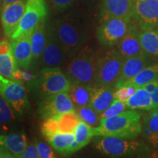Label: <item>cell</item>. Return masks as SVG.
I'll use <instances>...</instances> for the list:
<instances>
[{"label":"cell","instance_id":"cell-1","mask_svg":"<svg viewBox=\"0 0 158 158\" xmlns=\"http://www.w3.org/2000/svg\"><path fill=\"white\" fill-rule=\"evenodd\" d=\"M96 149L111 157H149L152 152L149 146L141 140L117 136H94Z\"/></svg>","mask_w":158,"mask_h":158},{"label":"cell","instance_id":"cell-2","mask_svg":"<svg viewBox=\"0 0 158 158\" xmlns=\"http://www.w3.org/2000/svg\"><path fill=\"white\" fill-rule=\"evenodd\" d=\"M141 133V114L130 109L111 117L102 118L100 125L95 127V136L135 138Z\"/></svg>","mask_w":158,"mask_h":158},{"label":"cell","instance_id":"cell-3","mask_svg":"<svg viewBox=\"0 0 158 158\" xmlns=\"http://www.w3.org/2000/svg\"><path fill=\"white\" fill-rule=\"evenodd\" d=\"M54 29L67 55L76 54L86 42V24L81 18L74 13L57 19Z\"/></svg>","mask_w":158,"mask_h":158},{"label":"cell","instance_id":"cell-4","mask_svg":"<svg viewBox=\"0 0 158 158\" xmlns=\"http://www.w3.org/2000/svg\"><path fill=\"white\" fill-rule=\"evenodd\" d=\"M98 54L89 45L83 46L68 66L67 76L70 81L86 85L94 84Z\"/></svg>","mask_w":158,"mask_h":158},{"label":"cell","instance_id":"cell-5","mask_svg":"<svg viewBox=\"0 0 158 158\" xmlns=\"http://www.w3.org/2000/svg\"><path fill=\"white\" fill-rule=\"evenodd\" d=\"M124 62V59L116 51H109L98 56L93 84L115 85L121 75Z\"/></svg>","mask_w":158,"mask_h":158},{"label":"cell","instance_id":"cell-6","mask_svg":"<svg viewBox=\"0 0 158 158\" xmlns=\"http://www.w3.org/2000/svg\"><path fill=\"white\" fill-rule=\"evenodd\" d=\"M48 13L45 0H26V7L19 27L10 39L19 37L26 33L31 32L40 23L45 21Z\"/></svg>","mask_w":158,"mask_h":158},{"label":"cell","instance_id":"cell-7","mask_svg":"<svg viewBox=\"0 0 158 158\" xmlns=\"http://www.w3.org/2000/svg\"><path fill=\"white\" fill-rule=\"evenodd\" d=\"M71 81L59 68H43L36 78L37 89L44 95L68 92Z\"/></svg>","mask_w":158,"mask_h":158},{"label":"cell","instance_id":"cell-8","mask_svg":"<svg viewBox=\"0 0 158 158\" xmlns=\"http://www.w3.org/2000/svg\"><path fill=\"white\" fill-rule=\"evenodd\" d=\"M0 95L16 113L21 114L28 109L29 103L27 89L19 81L0 75Z\"/></svg>","mask_w":158,"mask_h":158},{"label":"cell","instance_id":"cell-9","mask_svg":"<svg viewBox=\"0 0 158 158\" xmlns=\"http://www.w3.org/2000/svg\"><path fill=\"white\" fill-rule=\"evenodd\" d=\"M74 110L76 107L68 92L48 94L38 104V115L43 119Z\"/></svg>","mask_w":158,"mask_h":158},{"label":"cell","instance_id":"cell-10","mask_svg":"<svg viewBox=\"0 0 158 158\" xmlns=\"http://www.w3.org/2000/svg\"><path fill=\"white\" fill-rule=\"evenodd\" d=\"M129 27L130 21L127 20L118 18L104 20L97 30V37L105 46H114L126 35Z\"/></svg>","mask_w":158,"mask_h":158},{"label":"cell","instance_id":"cell-11","mask_svg":"<svg viewBox=\"0 0 158 158\" xmlns=\"http://www.w3.org/2000/svg\"><path fill=\"white\" fill-rule=\"evenodd\" d=\"M133 18L140 29L158 27V0H134Z\"/></svg>","mask_w":158,"mask_h":158},{"label":"cell","instance_id":"cell-12","mask_svg":"<svg viewBox=\"0 0 158 158\" xmlns=\"http://www.w3.org/2000/svg\"><path fill=\"white\" fill-rule=\"evenodd\" d=\"M25 7L24 0L0 6V21L6 37L10 38L17 29L24 13Z\"/></svg>","mask_w":158,"mask_h":158},{"label":"cell","instance_id":"cell-13","mask_svg":"<svg viewBox=\"0 0 158 158\" xmlns=\"http://www.w3.org/2000/svg\"><path fill=\"white\" fill-rule=\"evenodd\" d=\"M64 50L55 32L54 27L47 30V40L41 56L43 68H59L64 58Z\"/></svg>","mask_w":158,"mask_h":158},{"label":"cell","instance_id":"cell-14","mask_svg":"<svg viewBox=\"0 0 158 158\" xmlns=\"http://www.w3.org/2000/svg\"><path fill=\"white\" fill-rule=\"evenodd\" d=\"M134 0H102L101 17L102 21L118 18L130 21L133 14Z\"/></svg>","mask_w":158,"mask_h":158},{"label":"cell","instance_id":"cell-15","mask_svg":"<svg viewBox=\"0 0 158 158\" xmlns=\"http://www.w3.org/2000/svg\"><path fill=\"white\" fill-rule=\"evenodd\" d=\"M118 51L124 59L147 54L141 46L140 30L135 26L130 25L127 32L118 43Z\"/></svg>","mask_w":158,"mask_h":158},{"label":"cell","instance_id":"cell-16","mask_svg":"<svg viewBox=\"0 0 158 158\" xmlns=\"http://www.w3.org/2000/svg\"><path fill=\"white\" fill-rule=\"evenodd\" d=\"M31 33H26L18 38L11 40L13 56L18 68L27 70L32 62L33 54L31 44Z\"/></svg>","mask_w":158,"mask_h":158},{"label":"cell","instance_id":"cell-17","mask_svg":"<svg viewBox=\"0 0 158 158\" xmlns=\"http://www.w3.org/2000/svg\"><path fill=\"white\" fill-rule=\"evenodd\" d=\"M115 89L110 86L92 84L90 87V101L89 106L101 114L114 101Z\"/></svg>","mask_w":158,"mask_h":158},{"label":"cell","instance_id":"cell-18","mask_svg":"<svg viewBox=\"0 0 158 158\" xmlns=\"http://www.w3.org/2000/svg\"><path fill=\"white\" fill-rule=\"evenodd\" d=\"M151 64V59H149V54H147L124 59L121 75L114 85V87L130 80V78L136 76L140 71Z\"/></svg>","mask_w":158,"mask_h":158},{"label":"cell","instance_id":"cell-19","mask_svg":"<svg viewBox=\"0 0 158 158\" xmlns=\"http://www.w3.org/2000/svg\"><path fill=\"white\" fill-rule=\"evenodd\" d=\"M17 68L12 43L6 40H0V75L13 79V73Z\"/></svg>","mask_w":158,"mask_h":158},{"label":"cell","instance_id":"cell-20","mask_svg":"<svg viewBox=\"0 0 158 158\" xmlns=\"http://www.w3.org/2000/svg\"><path fill=\"white\" fill-rule=\"evenodd\" d=\"M0 145L8 149L15 157L19 158L24 152L28 143L23 133H10L0 135Z\"/></svg>","mask_w":158,"mask_h":158},{"label":"cell","instance_id":"cell-21","mask_svg":"<svg viewBox=\"0 0 158 158\" xmlns=\"http://www.w3.org/2000/svg\"><path fill=\"white\" fill-rule=\"evenodd\" d=\"M75 140L70 147V154L81 149L95 136V127H91L82 120L79 122L74 132Z\"/></svg>","mask_w":158,"mask_h":158},{"label":"cell","instance_id":"cell-22","mask_svg":"<svg viewBox=\"0 0 158 158\" xmlns=\"http://www.w3.org/2000/svg\"><path fill=\"white\" fill-rule=\"evenodd\" d=\"M157 78H158V64L155 63V64L148 65L141 71H140L136 76L127 81L116 86L115 89L127 86H135L137 88L143 87L144 85L147 84L148 83L152 81Z\"/></svg>","mask_w":158,"mask_h":158},{"label":"cell","instance_id":"cell-23","mask_svg":"<svg viewBox=\"0 0 158 158\" xmlns=\"http://www.w3.org/2000/svg\"><path fill=\"white\" fill-rule=\"evenodd\" d=\"M130 110H150L155 109L151 94L143 87H138L134 94L125 102Z\"/></svg>","mask_w":158,"mask_h":158},{"label":"cell","instance_id":"cell-24","mask_svg":"<svg viewBox=\"0 0 158 158\" xmlns=\"http://www.w3.org/2000/svg\"><path fill=\"white\" fill-rule=\"evenodd\" d=\"M46 141L56 152L62 155L70 154V147L75 140L74 133H56L46 136Z\"/></svg>","mask_w":158,"mask_h":158},{"label":"cell","instance_id":"cell-25","mask_svg":"<svg viewBox=\"0 0 158 158\" xmlns=\"http://www.w3.org/2000/svg\"><path fill=\"white\" fill-rule=\"evenodd\" d=\"M47 40V30L45 21H43L33 29L31 33V44L33 59L40 58L44 51Z\"/></svg>","mask_w":158,"mask_h":158},{"label":"cell","instance_id":"cell-26","mask_svg":"<svg viewBox=\"0 0 158 158\" xmlns=\"http://www.w3.org/2000/svg\"><path fill=\"white\" fill-rule=\"evenodd\" d=\"M89 85L76 81H71L68 94L76 107L88 106L90 101Z\"/></svg>","mask_w":158,"mask_h":158},{"label":"cell","instance_id":"cell-27","mask_svg":"<svg viewBox=\"0 0 158 158\" xmlns=\"http://www.w3.org/2000/svg\"><path fill=\"white\" fill-rule=\"evenodd\" d=\"M140 40L144 52L158 58V30L156 28L140 30Z\"/></svg>","mask_w":158,"mask_h":158},{"label":"cell","instance_id":"cell-28","mask_svg":"<svg viewBox=\"0 0 158 158\" xmlns=\"http://www.w3.org/2000/svg\"><path fill=\"white\" fill-rule=\"evenodd\" d=\"M59 130L62 133H74L81 118L76 110L56 116Z\"/></svg>","mask_w":158,"mask_h":158},{"label":"cell","instance_id":"cell-29","mask_svg":"<svg viewBox=\"0 0 158 158\" xmlns=\"http://www.w3.org/2000/svg\"><path fill=\"white\" fill-rule=\"evenodd\" d=\"M76 110L81 120L86 122L91 127H98L100 125V122H101L100 115L90 106L88 105V106L76 107Z\"/></svg>","mask_w":158,"mask_h":158},{"label":"cell","instance_id":"cell-30","mask_svg":"<svg viewBox=\"0 0 158 158\" xmlns=\"http://www.w3.org/2000/svg\"><path fill=\"white\" fill-rule=\"evenodd\" d=\"M142 132L147 138L152 134L158 135V111L156 109L150 110L143 116Z\"/></svg>","mask_w":158,"mask_h":158},{"label":"cell","instance_id":"cell-31","mask_svg":"<svg viewBox=\"0 0 158 158\" xmlns=\"http://www.w3.org/2000/svg\"><path fill=\"white\" fill-rule=\"evenodd\" d=\"M15 110L0 95V124L10 125L15 120Z\"/></svg>","mask_w":158,"mask_h":158},{"label":"cell","instance_id":"cell-32","mask_svg":"<svg viewBox=\"0 0 158 158\" xmlns=\"http://www.w3.org/2000/svg\"><path fill=\"white\" fill-rule=\"evenodd\" d=\"M41 131L43 135L46 136L52 135V134L59 133V122L56 116H50V117L44 118L42 126H41Z\"/></svg>","mask_w":158,"mask_h":158},{"label":"cell","instance_id":"cell-33","mask_svg":"<svg viewBox=\"0 0 158 158\" xmlns=\"http://www.w3.org/2000/svg\"><path fill=\"white\" fill-rule=\"evenodd\" d=\"M127 108L125 102L121 100H118L117 99H114L113 102L110 104V106L106 109L103 113L100 114V118H106L111 116H116L117 114L124 111Z\"/></svg>","mask_w":158,"mask_h":158},{"label":"cell","instance_id":"cell-34","mask_svg":"<svg viewBox=\"0 0 158 158\" xmlns=\"http://www.w3.org/2000/svg\"><path fill=\"white\" fill-rule=\"evenodd\" d=\"M37 148L40 158H54L57 157L56 153L55 152L56 151L48 143L37 141Z\"/></svg>","mask_w":158,"mask_h":158},{"label":"cell","instance_id":"cell-35","mask_svg":"<svg viewBox=\"0 0 158 158\" xmlns=\"http://www.w3.org/2000/svg\"><path fill=\"white\" fill-rule=\"evenodd\" d=\"M136 89H137V87L131 86H122V87L116 89L115 92H114V98L125 102L133 95Z\"/></svg>","mask_w":158,"mask_h":158},{"label":"cell","instance_id":"cell-36","mask_svg":"<svg viewBox=\"0 0 158 158\" xmlns=\"http://www.w3.org/2000/svg\"><path fill=\"white\" fill-rule=\"evenodd\" d=\"M53 8L56 10H64L70 7L75 0H49Z\"/></svg>","mask_w":158,"mask_h":158},{"label":"cell","instance_id":"cell-37","mask_svg":"<svg viewBox=\"0 0 158 158\" xmlns=\"http://www.w3.org/2000/svg\"><path fill=\"white\" fill-rule=\"evenodd\" d=\"M39 157L37 143H32L27 146V149L19 158H37Z\"/></svg>","mask_w":158,"mask_h":158},{"label":"cell","instance_id":"cell-38","mask_svg":"<svg viewBox=\"0 0 158 158\" xmlns=\"http://www.w3.org/2000/svg\"><path fill=\"white\" fill-rule=\"evenodd\" d=\"M143 87L150 94H152L153 92H156L158 89V78L144 85Z\"/></svg>","mask_w":158,"mask_h":158},{"label":"cell","instance_id":"cell-39","mask_svg":"<svg viewBox=\"0 0 158 158\" xmlns=\"http://www.w3.org/2000/svg\"><path fill=\"white\" fill-rule=\"evenodd\" d=\"M15 157L8 149H6L3 146L0 145V158H13Z\"/></svg>","mask_w":158,"mask_h":158},{"label":"cell","instance_id":"cell-40","mask_svg":"<svg viewBox=\"0 0 158 158\" xmlns=\"http://www.w3.org/2000/svg\"><path fill=\"white\" fill-rule=\"evenodd\" d=\"M149 141L152 143L155 149L158 152V135L157 134H152V135L147 138Z\"/></svg>","mask_w":158,"mask_h":158},{"label":"cell","instance_id":"cell-41","mask_svg":"<svg viewBox=\"0 0 158 158\" xmlns=\"http://www.w3.org/2000/svg\"><path fill=\"white\" fill-rule=\"evenodd\" d=\"M152 99V101L155 106V108H158V89L156 92H153L152 94H151Z\"/></svg>","mask_w":158,"mask_h":158},{"label":"cell","instance_id":"cell-42","mask_svg":"<svg viewBox=\"0 0 158 158\" xmlns=\"http://www.w3.org/2000/svg\"><path fill=\"white\" fill-rule=\"evenodd\" d=\"M33 78H34V76H31V74L29 73H25V72H23L22 73V79L23 81H31L33 80Z\"/></svg>","mask_w":158,"mask_h":158},{"label":"cell","instance_id":"cell-43","mask_svg":"<svg viewBox=\"0 0 158 158\" xmlns=\"http://www.w3.org/2000/svg\"><path fill=\"white\" fill-rule=\"evenodd\" d=\"M84 2V3L86 5L89 6V7H92V6L95 5V4L98 2V0H82Z\"/></svg>","mask_w":158,"mask_h":158},{"label":"cell","instance_id":"cell-44","mask_svg":"<svg viewBox=\"0 0 158 158\" xmlns=\"http://www.w3.org/2000/svg\"><path fill=\"white\" fill-rule=\"evenodd\" d=\"M23 1V0H2V5H5V4L16 2Z\"/></svg>","mask_w":158,"mask_h":158},{"label":"cell","instance_id":"cell-45","mask_svg":"<svg viewBox=\"0 0 158 158\" xmlns=\"http://www.w3.org/2000/svg\"><path fill=\"white\" fill-rule=\"evenodd\" d=\"M2 5V0H0V6Z\"/></svg>","mask_w":158,"mask_h":158},{"label":"cell","instance_id":"cell-46","mask_svg":"<svg viewBox=\"0 0 158 158\" xmlns=\"http://www.w3.org/2000/svg\"><path fill=\"white\" fill-rule=\"evenodd\" d=\"M155 109H156V110H157V111H158V108H155Z\"/></svg>","mask_w":158,"mask_h":158}]
</instances>
